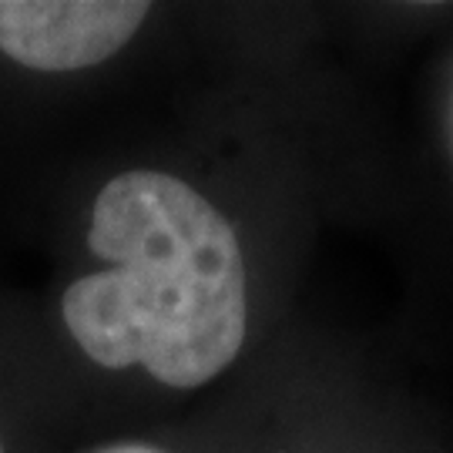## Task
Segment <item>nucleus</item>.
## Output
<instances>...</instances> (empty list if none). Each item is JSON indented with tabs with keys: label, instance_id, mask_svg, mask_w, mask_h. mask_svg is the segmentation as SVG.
<instances>
[{
	"label": "nucleus",
	"instance_id": "obj_1",
	"mask_svg": "<svg viewBox=\"0 0 453 453\" xmlns=\"http://www.w3.org/2000/svg\"><path fill=\"white\" fill-rule=\"evenodd\" d=\"M88 245L111 269L71 282L65 323L88 357L192 389L239 357L249 289L239 239L209 198L165 172H125L95 198Z\"/></svg>",
	"mask_w": 453,
	"mask_h": 453
},
{
	"label": "nucleus",
	"instance_id": "obj_2",
	"mask_svg": "<svg viewBox=\"0 0 453 453\" xmlns=\"http://www.w3.org/2000/svg\"><path fill=\"white\" fill-rule=\"evenodd\" d=\"M148 17L125 0H0V50L34 71H81L108 61Z\"/></svg>",
	"mask_w": 453,
	"mask_h": 453
},
{
	"label": "nucleus",
	"instance_id": "obj_4",
	"mask_svg": "<svg viewBox=\"0 0 453 453\" xmlns=\"http://www.w3.org/2000/svg\"><path fill=\"white\" fill-rule=\"evenodd\" d=\"M0 453H4V443H0Z\"/></svg>",
	"mask_w": 453,
	"mask_h": 453
},
{
	"label": "nucleus",
	"instance_id": "obj_3",
	"mask_svg": "<svg viewBox=\"0 0 453 453\" xmlns=\"http://www.w3.org/2000/svg\"><path fill=\"white\" fill-rule=\"evenodd\" d=\"M97 453H162V450H151V447H142V443H121V447H108V450H97Z\"/></svg>",
	"mask_w": 453,
	"mask_h": 453
}]
</instances>
